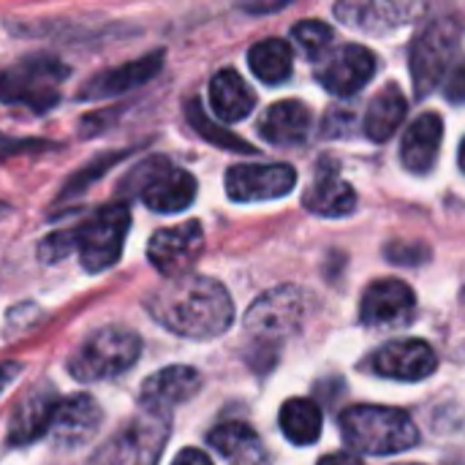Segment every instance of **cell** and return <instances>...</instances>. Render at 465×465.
<instances>
[{
	"mask_svg": "<svg viewBox=\"0 0 465 465\" xmlns=\"http://www.w3.org/2000/svg\"><path fill=\"white\" fill-rule=\"evenodd\" d=\"M341 430L349 447L362 455H395L420 444L417 425L401 409L351 406L341 417Z\"/></svg>",
	"mask_w": 465,
	"mask_h": 465,
	"instance_id": "3957f363",
	"label": "cell"
},
{
	"mask_svg": "<svg viewBox=\"0 0 465 465\" xmlns=\"http://www.w3.org/2000/svg\"><path fill=\"white\" fill-rule=\"evenodd\" d=\"M139 354L142 341L136 332L123 327H101L93 335H87V341H82L79 349L71 354L68 373L84 384L106 381L136 365Z\"/></svg>",
	"mask_w": 465,
	"mask_h": 465,
	"instance_id": "5b68a950",
	"label": "cell"
},
{
	"mask_svg": "<svg viewBox=\"0 0 465 465\" xmlns=\"http://www.w3.org/2000/svg\"><path fill=\"white\" fill-rule=\"evenodd\" d=\"M297 185V172L289 163H237L226 172V193L232 202L281 199Z\"/></svg>",
	"mask_w": 465,
	"mask_h": 465,
	"instance_id": "8fae6325",
	"label": "cell"
},
{
	"mask_svg": "<svg viewBox=\"0 0 465 465\" xmlns=\"http://www.w3.org/2000/svg\"><path fill=\"white\" fill-rule=\"evenodd\" d=\"M210 106L223 123H240L253 112L256 95L234 68H223L210 79Z\"/></svg>",
	"mask_w": 465,
	"mask_h": 465,
	"instance_id": "44dd1931",
	"label": "cell"
},
{
	"mask_svg": "<svg viewBox=\"0 0 465 465\" xmlns=\"http://www.w3.org/2000/svg\"><path fill=\"white\" fill-rule=\"evenodd\" d=\"M68 79V65L54 54H27L0 71V104L46 112L60 101V84Z\"/></svg>",
	"mask_w": 465,
	"mask_h": 465,
	"instance_id": "277c9868",
	"label": "cell"
},
{
	"mask_svg": "<svg viewBox=\"0 0 465 465\" xmlns=\"http://www.w3.org/2000/svg\"><path fill=\"white\" fill-rule=\"evenodd\" d=\"M406 112H409V104L401 93L398 84H387L368 106L365 112V120H362V128L368 134V139L373 142H387L398 128L401 123L406 120Z\"/></svg>",
	"mask_w": 465,
	"mask_h": 465,
	"instance_id": "d4e9b609",
	"label": "cell"
},
{
	"mask_svg": "<svg viewBox=\"0 0 465 465\" xmlns=\"http://www.w3.org/2000/svg\"><path fill=\"white\" fill-rule=\"evenodd\" d=\"M207 444L226 458L229 465H262L264 447L256 436V430L245 422H223L210 430Z\"/></svg>",
	"mask_w": 465,
	"mask_h": 465,
	"instance_id": "603a6c76",
	"label": "cell"
},
{
	"mask_svg": "<svg viewBox=\"0 0 465 465\" xmlns=\"http://www.w3.org/2000/svg\"><path fill=\"white\" fill-rule=\"evenodd\" d=\"M460 35H463V27L458 19H436L414 38L409 63H411L414 90L420 98L428 95L447 74V68L458 52Z\"/></svg>",
	"mask_w": 465,
	"mask_h": 465,
	"instance_id": "9c48e42d",
	"label": "cell"
},
{
	"mask_svg": "<svg viewBox=\"0 0 465 465\" xmlns=\"http://www.w3.org/2000/svg\"><path fill=\"white\" fill-rule=\"evenodd\" d=\"M357 128V120L349 109H332L324 120V136L335 139V136H349V131Z\"/></svg>",
	"mask_w": 465,
	"mask_h": 465,
	"instance_id": "4dcf8cb0",
	"label": "cell"
},
{
	"mask_svg": "<svg viewBox=\"0 0 465 465\" xmlns=\"http://www.w3.org/2000/svg\"><path fill=\"white\" fill-rule=\"evenodd\" d=\"M292 38H294V44L300 46V52H302L305 57L319 60V57H324L327 49L332 46L335 33H332L330 25H324V22H319V19H305V22L294 25Z\"/></svg>",
	"mask_w": 465,
	"mask_h": 465,
	"instance_id": "f1b7e54d",
	"label": "cell"
},
{
	"mask_svg": "<svg viewBox=\"0 0 465 465\" xmlns=\"http://www.w3.org/2000/svg\"><path fill=\"white\" fill-rule=\"evenodd\" d=\"M123 188H131L153 213H183L196 199V180L188 169L163 155H150L131 169Z\"/></svg>",
	"mask_w": 465,
	"mask_h": 465,
	"instance_id": "8992f818",
	"label": "cell"
},
{
	"mask_svg": "<svg viewBox=\"0 0 465 465\" xmlns=\"http://www.w3.org/2000/svg\"><path fill=\"white\" fill-rule=\"evenodd\" d=\"M373 371L384 379H395V381H422L428 379L436 365L439 357L436 351L425 343V341H398V343H387L381 351H376V357L371 360Z\"/></svg>",
	"mask_w": 465,
	"mask_h": 465,
	"instance_id": "e0dca14e",
	"label": "cell"
},
{
	"mask_svg": "<svg viewBox=\"0 0 465 465\" xmlns=\"http://www.w3.org/2000/svg\"><path fill=\"white\" fill-rule=\"evenodd\" d=\"M19 373H22V362H14V360H11V362H3V365H0V395L16 381Z\"/></svg>",
	"mask_w": 465,
	"mask_h": 465,
	"instance_id": "836d02e7",
	"label": "cell"
},
{
	"mask_svg": "<svg viewBox=\"0 0 465 465\" xmlns=\"http://www.w3.org/2000/svg\"><path fill=\"white\" fill-rule=\"evenodd\" d=\"M308 294L297 286H278L264 292L245 313V332L256 346H278L292 338L308 316Z\"/></svg>",
	"mask_w": 465,
	"mask_h": 465,
	"instance_id": "52a82bcc",
	"label": "cell"
},
{
	"mask_svg": "<svg viewBox=\"0 0 465 465\" xmlns=\"http://www.w3.org/2000/svg\"><path fill=\"white\" fill-rule=\"evenodd\" d=\"M163 65V49L150 52L144 57H136L131 63H123L117 68H106L98 71L95 76H90L82 90H79V101H104V98H114L120 93H128L144 82H150Z\"/></svg>",
	"mask_w": 465,
	"mask_h": 465,
	"instance_id": "2e32d148",
	"label": "cell"
},
{
	"mask_svg": "<svg viewBox=\"0 0 465 465\" xmlns=\"http://www.w3.org/2000/svg\"><path fill=\"white\" fill-rule=\"evenodd\" d=\"M169 430V417L142 411L123 430H117L87 465H158Z\"/></svg>",
	"mask_w": 465,
	"mask_h": 465,
	"instance_id": "ba28073f",
	"label": "cell"
},
{
	"mask_svg": "<svg viewBox=\"0 0 465 465\" xmlns=\"http://www.w3.org/2000/svg\"><path fill=\"white\" fill-rule=\"evenodd\" d=\"M172 465H213V460L202 450H183Z\"/></svg>",
	"mask_w": 465,
	"mask_h": 465,
	"instance_id": "e575fe53",
	"label": "cell"
},
{
	"mask_svg": "<svg viewBox=\"0 0 465 465\" xmlns=\"http://www.w3.org/2000/svg\"><path fill=\"white\" fill-rule=\"evenodd\" d=\"M150 316L169 332L188 341H213L234 322V305L223 283L207 275H183L147 297Z\"/></svg>",
	"mask_w": 465,
	"mask_h": 465,
	"instance_id": "6da1fadb",
	"label": "cell"
},
{
	"mask_svg": "<svg viewBox=\"0 0 465 465\" xmlns=\"http://www.w3.org/2000/svg\"><path fill=\"white\" fill-rule=\"evenodd\" d=\"M425 11L422 3H395V0H376V3H338L335 14L349 27H360L365 33H387L395 30Z\"/></svg>",
	"mask_w": 465,
	"mask_h": 465,
	"instance_id": "ac0fdd59",
	"label": "cell"
},
{
	"mask_svg": "<svg viewBox=\"0 0 465 465\" xmlns=\"http://www.w3.org/2000/svg\"><path fill=\"white\" fill-rule=\"evenodd\" d=\"M406 465H420V463H406Z\"/></svg>",
	"mask_w": 465,
	"mask_h": 465,
	"instance_id": "74e56055",
	"label": "cell"
},
{
	"mask_svg": "<svg viewBox=\"0 0 465 465\" xmlns=\"http://www.w3.org/2000/svg\"><path fill=\"white\" fill-rule=\"evenodd\" d=\"M376 76V54L368 46L346 44L316 71V79L332 95H354Z\"/></svg>",
	"mask_w": 465,
	"mask_h": 465,
	"instance_id": "5bb4252c",
	"label": "cell"
},
{
	"mask_svg": "<svg viewBox=\"0 0 465 465\" xmlns=\"http://www.w3.org/2000/svg\"><path fill=\"white\" fill-rule=\"evenodd\" d=\"M441 136H444V123L436 112H425L420 114L409 131L403 134V144H401V161L409 172L414 174H428L436 166L439 158V147H441Z\"/></svg>",
	"mask_w": 465,
	"mask_h": 465,
	"instance_id": "ffe728a7",
	"label": "cell"
},
{
	"mask_svg": "<svg viewBox=\"0 0 465 465\" xmlns=\"http://www.w3.org/2000/svg\"><path fill=\"white\" fill-rule=\"evenodd\" d=\"M319 465H362V460H360V458H354V455L338 452V455H327V458H322Z\"/></svg>",
	"mask_w": 465,
	"mask_h": 465,
	"instance_id": "d590c367",
	"label": "cell"
},
{
	"mask_svg": "<svg viewBox=\"0 0 465 465\" xmlns=\"http://www.w3.org/2000/svg\"><path fill=\"white\" fill-rule=\"evenodd\" d=\"M185 117H188L191 128H193L202 139H207V142H213V144H218V147L234 150V153H248V155H253V153H256V147H253V144H248L245 139L234 136L232 131H226V128L215 125V123L204 114V109H202V101H199V98H188V101H185Z\"/></svg>",
	"mask_w": 465,
	"mask_h": 465,
	"instance_id": "83f0119b",
	"label": "cell"
},
{
	"mask_svg": "<svg viewBox=\"0 0 465 465\" xmlns=\"http://www.w3.org/2000/svg\"><path fill=\"white\" fill-rule=\"evenodd\" d=\"M281 430L297 447H308V444L319 441V436H322L319 406L313 401H305V398L286 401L281 409Z\"/></svg>",
	"mask_w": 465,
	"mask_h": 465,
	"instance_id": "4316f807",
	"label": "cell"
},
{
	"mask_svg": "<svg viewBox=\"0 0 465 465\" xmlns=\"http://www.w3.org/2000/svg\"><path fill=\"white\" fill-rule=\"evenodd\" d=\"M57 395L52 390H33L27 398H22L8 420V444L11 447H27L44 436H49V425L57 409Z\"/></svg>",
	"mask_w": 465,
	"mask_h": 465,
	"instance_id": "d6986e66",
	"label": "cell"
},
{
	"mask_svg": "<svg viewBox=\"0 0 465 465\" xmlns=\"http://www.w3.org/2000/svg\"><path fill=\"white\" fill-rule=\"evenodd\" d=\"M49 144L46 142H27V139H8V136H0V161L3 158H11V155H19L25 150H46Z\"/></svg>",
	"mask_w": 465,
	"mask_h": 465,
	"instance_id": "1f68e13d",
	"label": "cell"
},
{
	"mask_svg": "<svg viewBox=\"0 0 465 465\" xmlns=\"http://www.w3.org/2000/svg\"><path fill=\"white\" fill-rule=\"evenodd\" d=\"M128 153L125 150H117V153H112V155H104V158H98L90 169L84 166L82 172H76V177L71 180V185L68 188H63V196H74V193H79V191H84V185H90V183H95L106 169H112L117 161H123Z\"/></svg>",
	"mask_w": 465,
	"mask_h": 465,
	"instance_id": "f546056e",
	"label": "cell"
},
{
	"mask_svg": "<svg viewBox=\"0 0 465 465\" xmlns=\"http://www.w3.org/2000/svg\"><path fill=\"white\" fill-rule=\"evenodd\" d=\"M305 207L311 213L327 215V218L349 215L357 207V193L335 172H319V177L313 180V185L305 193Z\"/></svg>",
	"mask_w": 465,
	"mask_h": 465,
	"instance_id": "cb8c5ba5",
	"label": "cell"
},
{
	"mask_svg": "<svg viewBox=\"0 0 465 465\" xmlns=\"http://www.w3.org/2000/svg\"><path fill=\"white\" fill-rule=\"evenodd\" d=\"M204 251V229L199 221H185L177 226L158 229L147 242L150 264L166 278H183Z\"/></svg>",
	"mask_w": 465,
	"mask_h": 465,
	"instance_id": "30bf717a",
	"label": "cell"
},
{
	"mask_svg": "<svg viewBox=\"0 0 465 465\" xmlns=\"http://www.w3.org/2000/svg\"><path fill=\"white\" fill-rule=\"evenodd\" d=\"M447 98L452 104H465V60L452 68V74L447 79Z\"/></svg>",
	"mask_w": 465,
	"mask_h": 465,
	"instance_id": "d6a6232c",
	"label": "cell"
},
{
	"mask_svg": "<svg viewBox=\"0 0 465 465\" xmlns=\"http://www.w3.org/2000/svg\"><path fill=\"white\" fill-rule=\"evenodd\" d=\"M460 169L465 172V139H463V144H460Z\"/></svg>",
	"mask_w": 465,
	"mask_h": 465,
	"instance_id": "8d00e7d4",
	"label": "cell"
},
{
	"mask_svg": "<svg viewBox=\"0 0 465 465\" xmlns=\"http://www.w3.org/2000/svg\"><path fill=\"white\" fill-rule=\"evenodd\" d=\"M128 229H131L128 204L125 202L106 204L98 213H93L87 221L46 234L38 245V259L54 264L71 253H79L82 267L87 272H104L120 262Z\"/></svg>",
	"mask_w": 465,
	"mask_h": 465,
	"instance_id": "7a4b0ae2",
	"label": "cell"
},
{
	"mask_svg": "<svg viewBox=\"0 0 465 465\" xmlns=\"http://www.w3.org/2000/svg\"><path fill=\"white\" fill-rule=\"evenodd\" d=\"M417 308L414 292L395 278L387 281H376L373 286H368V292L362 294V308H360V319L368 327H381V330H392V327H403L411 322Z\"/></svg>",
	"mask_w": 465,
	"mask_h": 465,
	"instance_id": "9a60e30c",
	"label": "cell"
},
{
	"mask_svg": "<svg viewBox=\"0 0 465 465\" xmlns=\"http://www.w3.org/2000/svg\"><path fill=\"white\" fill-rule=\"evenodd\" d=\"M259 134L272 144H300L311 134V109L302 101H278L264 112Z\"/></svg>",
	"mask_w": 465,
	"mask_h": 465,
	"instance_id": "7402d4cb",
	"label": "cell"
},
{
	"mask_svg": "<svg viewBox=\"0 0 465 465\" xmlns=\"http://www.w3.org/2000/svg\"><path fill=\"white\" fill-rule=\"evenodd\" d=\"M101 422H104V411L98 401L87 392H79L57 401L49 436L60 450H79L98 433Z\"/></svg>",
	"mask_w": 465,
	"mask_h": 465,
	"instance_id": "7c38bea8",
	"label": "cell"
},
{
	"mask_svg": "<svg viewBox=\"0 0 465 465\" xmlns=\"http://www.w3.org/2000/svg\"><path fill=\"white\" fill-rule=\"evenodd\" d=\"M292 46L283 38H264L251 46L248 63L251 71L264 82V84H281L292 76Z\"/></svg>",
	"mask_w": 465,
	"mask_h": 465,
	"instance_id": "484cf974",
	"label": "cell"
},
{
	"mask_svg": "<svg viewBox=\"0 0 465 465\" xmlns=\"http://www.w3.org/2000/svg\"><path fill=\"white\" fill-rule=\"evenodd\" d=\"M202 390V373L191 365H169L150 379H144L139 390V406L147 414L169 417L172 409L183 406Z\"/></svg>",
	"mask_w": 465,
	"mask_h": 465,
	"instance_id": "4fadbf2b",
	"label": "cell"
}]
</instances>
